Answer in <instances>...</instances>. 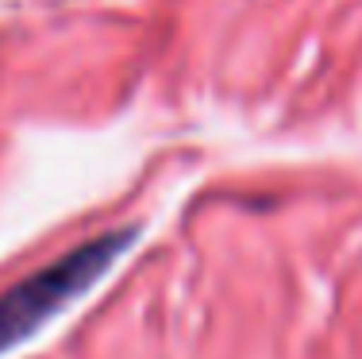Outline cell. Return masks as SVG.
Returning a JSON list of instances; mask_svg holds the SVG:
<instances>
[{
	"label": "cell",
	"mask_w": 362,
	"mask_h": 359,
	"mask_svg": "<svg viewBox=\"0 0 362 359\" xmlns=\"http://www.w3.org/2000/svg\"><path fill=\"white\" fill-rule=\"evenodd\" d=\"M135 228H119V232H105L89 244L74 247L70 255H62L58 263L35 270L31 278H23L20 286H12L0 297V355L12 352L16 344L39 332L54 313H62L74 297H81L119 255L132 247Z\"/></svg>",
	"instance_id": "obj_1"
}]
</instances>
